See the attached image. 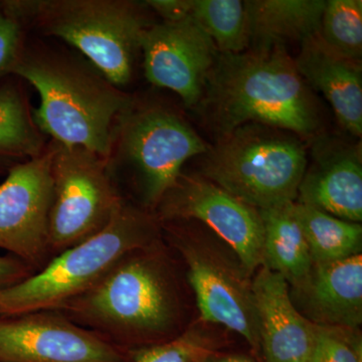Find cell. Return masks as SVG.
Segmentation results:
<instances>
[{
    "instance_id": "obj_1",
    "label": "cell",
    "mask_w": 362,
    "mask_h": 362,
    "mask_svg": "<svg viewBox=\"0 0 362 362\" xmlns=\"http://www.w3.org/2000/svg\"><path fill=\"white\" fill-rule=\"evenodd\" d=\"M195 109L218 138L249 123L301 138L317 137L321 127L315 97L283 45L218 54Z\"/></svg>"
},
{
    "instance_id": "obj_2",
    "label": "cell",
    "mask_w": 362,
    "mask_h": 362,
    "mask_svg": "<svg viewBox=\"0 0 362 362\" xmlns=\"http://www.w3.org/2000/svg\"><path fill=\"white\" fill-rule=\"evenodd\" d=\"M11 76L37 90L33 111L40 132L52 141L81 146L107 159L117 118L132 97L112 84L90 62L25 44Z\"/></svg>"
},
{
    "instance_id": "obj_3",
    "label": "cell",
    "mask_w": 362,
    "mask_h": 362,
    "mask_svg": "<svg viewBox=\"0 0 362 362\" xmlns=\"http://www.w3.org/2000/svg\"><path fill=\"white\" fill-rule=\"evenodd\" d=\"M25 28L58 37L121 88L130 82L143 30L144 2L129 0H6Z\"/></svg>"
},
{
    "instance_id": "obj_4",
    "label": "cell",
    "mask_w": 362,
    "mask_h": 362,
    "mask_svg": "<svg viewBox=\"0 0 362 362\" xmlns=\"http://www.w3.org/2000/svg\"><path fill=\"white\" fill-rule=\"evenodd\" d=\"M153 233L144 214L124 204L101 232L74 245L39 273L0 292V316L64 309L82 296Z\"/></svg>"
},
{
    "instance_id": "obj_5",
    "label": "cell",
    "mask_w": 362,
    "mask_h": 362,
    "mask_svg": "<svg viewBox=\"0 0 362 362\" xmlns=\"http://www.w3.org/2000/svg\"><path fill=\"white\" fill-rule=\"evenodd\" d=\"M204 154L202 176L259 211L295 202L308 164L301 137L257 123L218 138Z\"/></svg>"
},
{
    "instance_id": "obj_6",
    "label": "cell",
    "mask_w": 362,
    "mask_h": 362,
    "mask_svg": "<svg viewBox=\"0 0 362 362\" xmlns=\"http://www.w3.org/2000/svg\"><path fill=\"white\" fill-rule=\"evenodd\" d=\"M209 147L187 121L168 107L131 100L117 118L109 168L132 169L148 204L162 201L181 176L188 159Z\"/></svg>"
},
{
    "instance_id": "obj_7",
    "label": "cell",
    "mask_w": 362,
    "mask_h": 362,
    "mask_svg": "<svg viewBox=\"0 0 362 362\" xmlns=\"http://www.w3.org/2000/svg\"><path fill=\"white\" fill-rule=\"evenodd\" d=\"M133 252L64 308L111 334L114 344L163 332L173 320V298L163 273L151 259Z\"/></svg>"
},
{
    "instance_id": "obj_8",
    "label": "cell",
    "mask_w": 362,
    "mask_h": 362,
    "mask_svg": "<svg viewBox=\"0 0 362 362\" xmlns=\"http://www.w3.org/2000/svg\"><path fill=\"white\" fill-rule=\"evenodd\" d=\"M49 250L62 252L101 232L123 204L105 157L52 141Z\"/></svg>"
},
{
    "instance_id": "obj_9",
    "label": "cell",
    "mask_w": 362,
    "mask_h": 362,
    "mask_svg": "<svg viewBox=\"0 0 362 362\" xmlns=\"http://www.w3.org/2000/svg\"><path fill=\"white\" fill-rule=\"evenodd\" d=\"M133 354L52 311L0 316V362H132Z\"/></svg>"
},
{
    "instance_id": "obj_10",
    "label": "cell",
    "mask_w": 362,
    "mask_h": 362,
    "mask_svg": "<svg viewBox=\"0 0 362 362\" xmlns=\"http://www.w3.org/2000/svg\"><path fill=\"white\" fill-rule=\"evenodd\" d=\"M52 156L49 143L40 156L9 169L0 185V249L30 266L49 249Z\"/></svg>"
},
{
    "instance_id": "obj_11",
    "label": "cell",
    "mask_w": 362,
    "mask_h": 362,
    "mask_svg": "<svg viewBox=\"0 0 362 362\" xmlns=\"http://www.w3.org/2000/svg\"><path fill=\"white\" fill-rule=\"evenodd\" d=\"M168 218H194L209 226L239 257L251 274L263 266L264 225L259 209L199 176L181 175L162 199Z\"/></svg>"
},
{
    "instance_id": "obj_12",
    "label": "cell",
    "mask_w": 362,
    "mask_h": 362,
    "mask_svg": "<svg viewBox=\"0 0 362 362\" xmlns=\"http://www.w3.org/2000/svg\"><path fill=\"white\" fill-rule=\"evenodd\" d=\"M139 47L147 80L176 93L185 106L195 109L218 52L194 16L151 23L143 30Z\"/></svg>"
},
{
    "instance_id": "obj_13",
    "label": "cell",
    "mask_w": 362,
    "mask_h": 362,
    "mask_svg": "<svg viewBox=\"0 0 362 362\" xmlns=\"http://www.w3.org/2000/svg\"><path fill=\"white\" fill-rule=\"evenodd\" d=\"M181 247L202 320L238 333L257 354H261L252 284L211 250L192 244Z\"/></svg>"
},
{
    "instance_id": "obj_14",
    "label": "cell",
    "mask_w": 362,
    "mask_h": 362,
    "mask_svg": "<svg viewBox=\"0 0 362 362\" xmlns=\"http://www.w3.org/2000/svg\"><path fill=\"white\" fill-rule=\"evenodd\" d=\"M299 204L337 216L341 220L362 221L361 145L337 139L316 138L312 163L298 189Z\"/></svg>"
},
{
    "instance_id": "obj_15",
    "label": "cell",
    "mask_w": 362,
    "mask_h": 362,
    "mask_svg": "<svg viewBox=\"0 0 362 362\" xmlns=\"http://www.w3.org/2000/svg\"><path fill=\"white\" fill-rule=\"evenodd\" d=\"M252 290L264 362L310 361L317 325L297 310L287 281L261 267Z\"/></svg>"
},
{
    "instance_id": "obj_16",
    "label": "cell",
    "mask_w": 362,
    "mask_h": 362,
    "mask_svg": "<svg viewBox=\"0 0 362 362\" xmlns=\"http://www.w3.org/2000/svg\"><path fill=\"white\" fill-rule=\"evenodd\" d=\"M297 310L316 325L358 328L362 322V256L314 263L290 289Z\"/></svg>"
},
{
    "instance_id": "obj_17",
    "label": "cell",
    "mask_w": 362,
    "mask_h": 362,
    "mask_svg": "<svg viewBox=\"0 0 362 362\" xmlns=\"http://www.w3.org/2000/svg\"><path fill=\"white\" fill-rule=\"evenodd\" d=\"M294 62L308 87L327 100L340 125L350 134L361 138V62L338 54L323 42L319 33L301 42V51Z\"/></svg>"
},
{
    "instance_id": "obj_18",
    "label": "cell",
    "mask_w": 362,
    "mask_h": 362,
    "mask_svg": "<svg viewBox=\"0 0 362 362\" xmlns=\"http://www.w3.org/2000/svg\"><path fill=\"white\" fill-rule=\"evenodd\" d=\"M251 45L271 49L300 42L320 30L325 0H247Z\"/></svg>"
},
{
    "instance_id": "obj_19",
    "label": "cell",
    "mask_w": 362,
    "mask_h": 362,
    "mask_svg": "<svg viewBox=\"0 0 362 362\" xmlns=\"http://www.w3.org/2000/svg\"><path fill=\"white\" fill-rule=\"evenodd\" d=\"M293 204L259 211L264 225L262 267L280 274L290 287L301 282L314 264L310 247L293 213Z\"/></svg>"
},
{
    "instance_id": "obj_20",
    "label": "cell",
    "mask_w": 362,
    "mask_h": 362,
    "mask_svg": "<svg viewBox=\"0 0 362 362\" xmlns=\"http://www.w3.org/2000/svg\"><path fill=\"white\" fill-rule=\"evenodd\" d=\"M45 135L33 120L25 93L14 76L0 80V173L44 152Z\"/></svg>"
},
{
    "instance_id": "obj_21",
    "label": "cell",
    "mask_w": 362,
    "mask_h": 362,
    "mask_svg": "<svg viewBox=\"0 0 362 362\" xmlns=\"http://www.w3.org/2000/svg\"><path fill=\"white\" fill-rule=\"evenodd\" d=\"M293 213L310 247L314 263L340 261L361 255L362 226L295 202Z\"/></svg>"
},
{
    "instance_id": "obj_22",
    "label": "cell",
    "mask_w": 362,
    "mask_h": 362,
    "mask_svg": "<svg viewBox=\"0 0 362 362\" xmlns=\"http://www.w3.org/2000/svg\"><path fill=\"white\" fill-rule=\"evenodd\" d=\"M192 16L213 40L218 54H240L250 49L251 35L245 1L192 0Z\"/></svg>"
},
{
    "instance_id": "obj_23",
    "label": "cell",
    "mask_w": 362,
    "mask_h": 362,
    "mask_svg": "<svg viewBox=\"0 0 362 362\" xmlns=\"http://www.w3.org/2000/svg\"><path fill=\"white\" fill-rule=\"evenodd\" d=\"M319 35L328 47L345 58L361 62V0H328L321 18Z\"/></svg>"
},
{
    "instance_id": "obj_24",
    "label": "cell",
    "mask_w": 362,
    "mask_h": 362,
    "mask_svg": "<svg viewBox=\"0 0 362 362\" xmlns=\"http://www.w3.org/2000/svg\"><path fill=\"white\" fill-rule=\"evenodd\" d=\"M216 352L213 340L190 330L170 341L138 350L132 362H206Z\"/></svg>"
},
{
    "instance_id": "obj_25",
    "label": "cell",
    "mask_w": 362,
    "mask_h": 362,
    "mask_svg": "<svg viewBox=\"0 0 362 362\" xmlns=\"http://www.w3.org/2000/svg\"><path fill=\"white\" fill-rule=\"evenodd\" d=\"M309 362H362L358 328L317 325Z\"/></svg>"
},
{
    "instance_id": "obj_26",
    "label": "cell",
    "mask_w": 362,
    "mask_h": 362,
    "mask_svg": "<svg viewBox=\"0 0 362 362\" xmlns=\"http://www.w3.org/2000/svg\"><path fill=\"white\" fill-rule=\"evenodd\" d=\"M25 44V28L7 6L0 0V80L11 76Z\"/></svg>"
},
{
    "instance_id": "obj_27",
    "label": "cell",
    "mask_w": 362,
    "mask_h": 362,
    "mask_svg": "<svg viewBox=\"0 0 362 362\" xmlns=\"http://www.w3.org/2000/svg\"><path fill=\"white\" fill-rule=\"evenodd\" d=\"M144 4L168 23L185 20L192 16V0H147Z\"/></svg>"
},
{
    "instance_id": "obj_28",
    "label": "cell",
    "mask_w": 362,
    "mask_h": 362,
    "mask_svg": "<svg viewBox=\"0 0 362 362\" xmlns=\"http://www.w3.org/2000/svg\"><path fill=\"white\" fill-rule=\"evenodd\" d=\"M32 275L30 266L11 256H0V292Z\"/></svg>"
},
{
    "instance_id": "obj_29",
    "label": "cell",
    "mask_w": 362,
    "mask_h": 362,
    "mask_svg": "<svg viewBox=\"0 0 362 362\" xmlns=\"http://www.w3.org/2000/svg\"><path fill=\"white\" fill-rule=\"evenodd\" d=\"M206 362H257L251 357L240 354H220L218 352L211 354Z\"/></svg>"
}]
</instances>
